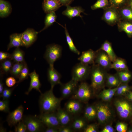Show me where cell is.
<instances>
[{
  "label": "cell",
  "instance_id": "6da1fadb",
  "mask_svg": "<svg viewBox=\"0 0 132 132\" xmlns=\"http://www.w3.org/2000/svg\"><path fill=\"white\" fill-rule=\"evenodd\" d=\"M53 88L41 93L39 100L41 114L56 112L60 108V103L63 99L56 97L54 94Z\"/></svg>",
  "mask_w": 132,
  "mask_h": 132
},
{
  "label": "cell",
  "instance_id": "7a4b0ae2",
  "mask_svg": "<svg viewBox=\"0 0 132 132\" xmlns=\"http://www.w3.org/2000/svg\"><path fill=\"white\" fill-rule=\"evenodd\" d=\"M107 71L97 64L92 65L90 74L91 78L90 86L93 93L103 88L105 85L108 74Z\"/></svg>",
  "mask_w": 132,
  "mask_h": 132
},
{
  "label": "cell",
  "instance_id": "3957f363",
  "mask_svg": "<svg viewBox=\"0 0 132 132\" xmlns=\"http://www.w3.org/2000/svg\"><path fill=\"white\" fill-rule=\"evenodd\" d=\"M95 106L98 122L101 125H106L110 122L114 117V112L111 106L107 102H100Z\"/></svg>",
  "mask_w": 132,
  "mask_h": 132
},
{
  "label": "cell",
  "instance_id": "277c9868",
  "mask_svg": "<svg viewBox=\"0 0 132 132\" xmlns=\"http://www.w3.org/2000/svg\"><path fill=\"white\" fill-rule=\"evenodd\" d=\"M114 104L118 115L121 119L127 120L132 117V103L126 98L116 99Z\"/></svg>",
  "mask_w": 132,
  "mask_h": 132
},
{
  "label": "cell",
  "instance_id": "5b68a950",
  "mask_svg": "<svg viewBox=\"0 0 132 132\" xmlns=\"http://www.w3.org/2000/svg\"><path fill=\"white\" fill-rule=\"evenodd\" d=\"M93 93L90 86L82 82L78 86L71 99L77 100L82 103H86L91 98Z\"/></svg>",
  "mask_w": 132,
  "mask_h": 132
},
{
  "label": "cell",
  "instance_id": "8992f818",
  "mask_svg": "<svg viewBox=\"0 0 132 132\" xmlns=\"http://www.w3.org/2000/svg\"><path fill=\"white\" fill-rule=\"evenodd\" d=\"M62 52L61 46L58 44H52L46 46L44 57L50 67H54L55 62L61 57Z\"/></svg>",
  "mask_w": 132,
  "mask_h": 132
},
{
  "label": "cell",
  "instance_id": "52a82bcc",
  "mask_svg": "<svg viewBox=\"0 0 132 132\" xmlns=\"http://www.w3.org/2000/svg\"><path fill=\"white\" fill-rule=\"evenodd\" d=\"M91 67L80 62L76 64L71 71L72 79L78 82L87 79L90 75Z\"/></svg>",
  "mask_w": 132,
  "mask_h": 132
},
{
  "label": "cell",
  "instance_id": "ba28073f",
  "mask_svg": "<svg viewBox=\"0 0 132 132\" xmlns=\"http://www.w3.org/2000/svg\"><path fill=\"white\" fill-rule=\"evenodd\" d=\"M22 120L27 127V132H44L45 129L44 125L37 117L31 115H24Z\"/></svg>",
  "mask_w": 132,
  "mask_h": 132
},
{
  "label": "cell",
  "instance_id": "9c48e42d",
  "mask_svg": "<svg viewBox=\"0 0 132 132\" xmlns=\"http://www.w3.org/2000/svg\"><path fill=\"white\" fill-rule=\"evenodd\" d=\"M104 10L101 19L109 25L113 26L121 20L118 10L116 8L110 5Z\"/></svg>",
  "mask_w": 132,
  "mask_h": 132
},
{
  "label": "cell",
  "instance_id": "30bf717a",
  "mask_svg": "<svg viewBox=\"0 0 132 132\" xmlns=\"http://www.w3.org/2000/svg\"><path fill=\"white\" fill-rule=\"evenodd\" d=\"M112 63L108 55L104 51L99 49L96 51L95 64L107 70L111 69Z\"/></svg>",
  "mask_w": 132,
  "mask_h": 132
},
{
  "label": "cell",
  "instance_id": "8fae6325",
  "mask_svg": "<svg viewBox=\"0 0 132 132\" xmlns=\"http://www.w3.org/2000/svg\"><path fill=\"white\" fill-rule=\"evenodd\" d=\"M56 112L40 114L37 117L44 125L47 127H53L59 128L61 126Z\"/></svg>",
  "mask_w": 132,
  "mask_h": 132
},
{
  "label": "cell",
  "instance_id": "7c38bea8",
  "mask_svg": "<svg viewBox=\"0 0 132 132\" xmlns=\"http://www.w3.org/2000/svg\"><path fill=\"white\" fill-rule=\"evenodd\" d=\"M24 110L23 107L20 105L12 112L9 113L6 121L9 126H15L22 120Z\"/></svg>",
  "mask_w": 132,
  "mask_h": 132
},
{
  "label": "cell",
  "instance_id": "4fadbf2b",
  "mask_svg": "<svg viewBox=\"0 0 132 132\" xmlns=\"http://www.w3.org/2000/svg\"><path fill=\"white\" fill-rule=\"evenodd\" d=\"M78 83V82L72 79L66 83H61L60 84L61 98L63 99L74 94L77 88Z\"/></svg>",
  "mask_w": 132,
  "mask_h": 132
},
{
  "label": "cell",
  "instance_id": "5bb4252c",
  "mask_svg": "<svg viewBox=\"0 0 132 132\" xmlns=\"http://www.w3.org/2000/svg\"><path fill=\"white\" fill-rule=\"evenodd\" d=\"M38 32L32 29H27L22 33V39L25 46L28 47L36 40Z\"/></svg>",
  "mask_w": 132,
  "mask_h": 132
},
{
  "label": "cell",
  "instance_id": "9a60e30c",
  "mask_svg": "<svg viewBox=\"0 0 132 132\" xmlns=\"http://www.w3.org/2000/svg\"><path fill=\"white\" fill-rule=\"evenodd\" d=\"M65 110L72 115L76 114L80 112L82 105V102L75 99L67 102L65 106Z\"/></svg>",
  "mask_w": 132,
  "mask_h": 132
},
{
  "label": "cell",
  "instance_id": "2e32d148",
  "mask_svg": "<svg viewBox=\"0 0 132 132\" xmlns=\"http://www.w3.org/2000/svg\"><path fill=\"white\" fill-rule=\"evenodd\" d=\"M56 112L61 126H68L72 121V115L65 109L60 108Z\"/></svg>",
  "mask_w": 132,
  "mask_h": 132
},
{
  "label": "cell",
  "instance_id": "e0dca14e",
  "mask_svg": "<svg viewBox=\"0 0 132 132\" xmlns=\"http://www.w3.org/2000/svg\"><path fill=\"white\" fill-rule=\"evenodd\" d=\"M47 75L48 80L51 85V88H53L56 85L60 84L61 75L54 68L49 66L48 68Z\"/></svg>",
  "mask_w": 132,
  "mask_h": 132
},
{
  "label": "cell",
  "instance_id": "ac0fdd59",
  "mask_svg": "<svg viewBox=\"0 0 132 132\" xmlns=\"http://www.w3.org/2000/svg\"><path fill=\"white\" fill-rule=\"evenodd\" d=\"M96 57V52L89 49L82 52L78 60L83 64L88 65L95 64Z\"/></svg>",
  "mask_w": 132,
  "mask_h": 132
},
{
  "label": "cell",
  "instance_id": "d6986e66",
  "mask_svg": "<svg viewBox=\"0 0 132 132\" xmlns=\"http://www.w3.org/2000/svg\"><path fill=\"white\" fill-rule=\"evenodd\" d=\"M30 79V85L29 88L25 94L28 95L30 91L33 89H36L41 93L40 88L41 86V84L40 82L39 76L34 70L32 72L30 73L29 75Z\"/></svg>",
  "mask_w": 132,
  "mask_h": 132
},
{
  "label": "cell",
  "instance_id": "ffe728a7",
  "mask_svg": "<svg viewBox=\"0 0 132 132\" xmlns=\"http://www.w3.org/2000/svg\"><path fill=\"white\" fill-rule=\"evenodd\" d=\"M66 9L62 12V14L72 19L75 17H79L82 18V16L80 15L82 13H84V10L81 7L76 6L72 7L69 5L66 6Z\"/></svg>",
  "mask_w": 132,
  "mask_h": 132
},
{
  "label": "cell",
  "instance_id": "44dd1931",
  "mask_svg": "<svg viewBox=\"0 0 132 132\" xmlns=\"http://www.w3.org/2000/svg\"><path fill=\"white\" fill-rule=\"evenodd\" d=\"M62 6L59 1L53 0H44L43 8L44 12L47 14L55 12Z\"/></svg>",
  "mask_w": 132,
  "mask_h": 132
},
{
  "label": "cell",
  "instance_id": "7402d4cb",
  "mask_svg": "<svg viewBox=\"0 0 132 132\" xmlns=\"http://www.w3.org/2000/svg\"><path fill=\"white\" fill-rule=\"evenodd\" d=\"M22 33H14L10 36V42L7 46V51L13 47L17 48L21 46H25L22 39Z\"/></svg>",
  "mask_w": 132,
  "mask_h": 132
},
{
  "label": "cell",
  "instance_id": "603a6c76",
  "mask_svg": "<svg viewBox=\"0 0 132 132\" xmlns=\"http://www.w3.org/2000/svg\"><path fill=\"white\" fill-rule=\"evenodd\" d=\"M119 31L124 32L129 38H132V22L121 20L117 24Z\"/></svg>",
  "mask_w": 132,
  "mask_h": 132
},
{
  "label": "cell",
  "instance_id": "cb8c5ba5",
  "mask_svg": "<svg viewBox=\"0 0 132 132\" xmlns=\"http://www.w3.org/2000/svg\"><path fill=\"white\" fill-rule=\"evenodd\" d=\"M99 49L104 51L108 55L112 62L117 57L113 50L111 43L108 40L105 41Z\"/></svg>",
  "mask_w": 132,
  "mask_h": 132
},
{
  "label": "cell",
  "instance_id": "d4e9b609",
  "mask_svg": "<svg viewBox=\"0 0 132 132\" xmlns=\"http://www.w3.org/2000/svg\"><path fill=\"white\" fill-rule=\"evenodd\" d=\"M121 83L116 73L111 74L108 73L106 78L105 84L110 88L118 87Z\"/></svg>",
  "mask_w": 132,
  "mask_h": 132
},
{
  "label": "cell",
  "instance_id": "484cf974",
  "mask_svg": "<svg viewBox=\"0 0 132 132\" xmlns=\"http://www.w3.org/2000/svg\"><path fill=\"white\" fill-rule=\"evenodd\" d=\"M111 69H114L117 72L129 70L125 60L118 57L112 63Z\"/></svg>",
  "mask_w": 132,
  "mask_h": 132
},
{
  "label": "cell",
  "instance_id": "4316f807",
  "mask_svg": "<svg viewBox=\"0 0 132 132\" xmlns=\"http://www.w3.org/2000/svg\"><path fill=\"white\" fill-rule=\"evenodd\" d=\"M121 20L132 22V9L127 5L118 9Z\"/></svg>",
  "mask_w": 132,
  "mask_h": 132
},
{
  "label": "cell",
  "instance_id": "83f0119b",
  "mask_svg": "<svg viewBox=\"0 0 132 132\" xmlns=\"http://www.w3.org/2000/svg\"><path fill=\"white\" fill-rule=\"evenodd\" d=\"M84 115L85 119L88 121L93 120L97 118V112L95 105L87 106L85 109Z\"/></svg>",
  "mask_w": 132,
  "mask_h": 132
},
{
  "label": "cell",
  "instance_id": "f1b7e54d",
  "mask_svg": "<svg viewBox=\"0 0 132 132\" xmlns=\"http://www.w3.org/2000/svg\"><path fill=\"white\" fill-rule=\"evenodd\" d=\"M11 7L10 4L4 0H0V16L2 18L7 16L11 13Z\"/></svg>",
  "mask_w": 132,
  "mask_h": 132
},
{
  "label": "cell",
  "instance_id": "f546056e",
  "mask_svg": "<svg viewBox=\"0 0 132 132\" xmlns=\"http://www.w3.org/2000/svg\"><path fill=\"white\" fill-rule=\"evenodd\" d=\"M11 59H8L0 61V74L3 75L10 73L13 64Z\"/></svg>",
  "mask_w": 132,
  "mask_h": 132
},
{
  "label": "cell",
  "instance_id": "4dcf8cb0",
  "mask_svg": "<svg viewBox=\"0 0 132 132\" xmlns=\"http://www.w3.org/2000/svg\"><path fill=\"white\" fill-rule=\"evenodd\" d=\"M25 54L23 51L19 47L17 48L11 54V59L14 63L23 62Z\"/></svg>",
  "mask_w": 132,
  "mask_h": 132
},
{
  "label": "cell",
  "instance_id": "1f68e13d",
  "mask_svg": "<svg viewBox=\"0 0 132 132\" xmlns=\"http://www.w3.org/2000/svg\"><path fill=\"white\" fill-rule=\"evenodd\" d=\"M25 62V61L23 62L14 63L10 72L11 75L14 77L18 78Z\"/></svg>",
  "mask_w": 132,
  "mask_h": 132
},
{
  "label": "cell",
  "instance_id": "d6a6232c",
  "mask_svg": "<svg viewBox=\"0 0 132 132\" xmlns=\"http://www.w3.org/2000/svg\"><path fill=\"white\" fill-rule=\"evenodd\" d=\"M121 83H128L132 78V73L129 70L117 72Z\"/></svg>",
  "mask_w": 132,
  "mask_h": 132
},
{
  "label": "cell",
  "instance_id": "836d02e7",
  "mask_svg": "<svg viewBox=\"0 0 132 132\" xmlns=\"http://www.w3.org/2000/svg\"><path fill=\"white\" fill-rule=\"evenodd\" d=\"M64 28L65 30L66 42L70 50L72 52L75 54L78 55H79L80 54V52L75 46L72 39L69 35L66 24Z\"/></svg>",
  "mask_w": 132,
  "mask_h": 132
},
{
  "label": "cell",
  "instance_id": "e575fe53",
  "mask_svg": "<svg viewBox=\"0 0 132 132\" xmlns=\"http://www.w3.org/2000/svg\"><path fill=\"white\" fill-rule=\"evenodd\" d=\"M132 89V87L129 86L128 83H121L118 87L115 95L117 96H125L129 91Z\"/></svg>",
  "mask_w": 132,
  "mask_h": 132
},
{
  "label": "cell",
  "instance_id": "d590c367",
  "mask_svg": "<svg viewBox=\"0 0 132 132\" xmlns=\"http://www.w3.org/2000/svg\"><path fill=\"white\" fill-rule=\"evenodd\" d=\"M56 17L55 12L47 14L45 18L44 27L39 32L44 30L52 24L55 21Z\"/></svg>",
  "mask_w": 132,
  "mask_h": 132
},
{
  "label": "cell",
  "instance_id": "8d00e7d4",
  "mask_svg": "<svg viewBox=\"0 0 132 132\" xmlns=\"http://www.w3.org/2000/svg\"><path fill=\"white\" fill-rule=\"evenodd\" d=\"M86 125L85 120L83 118H78L74 120L71 127L74 130H79L84 129Z\"/></svg>",
  "mask_w": 132,
  "mask_h": 132
},
{
  "label": "cell",
  "instance_id": "74e56055",
  "mask_svg": "<svg viewBox=\"0 0 132 132\" xmlns=\"http://www.w3.org/2000/svg\"><path fill=\"white\" fill-rule=\"evenodd\" d=\"M110 6L108 0H98L91 7L93 10L99 8L104 9Z\"/></svg>",
  "mask_w": 132,
  "mask_h": 132
},
{
  "label": "cell",
  "instance_id": "f35d334b",
  "mask_svg": "<svg viewBox=\"0 0 132 132\" xmlns=\"http://www.w3.org/2000/svg\"><path fill=\"white\" fill-rule=\"evenodd\" d=\"M29 68L26 63L25 62L19 76V80L17 83H20L27 79L28 76H29Z\"/></svg>",
  "mask_w": 132,
  "mask_h": 132
},
{
  "label": "cell",
  "instance_id": "ab89813d",
  "mask_svg": "<svg viewBox=\"0 0 132 132\" xmlns=\"http://www.w3.org/2000/svg\"><path fill=\"white\" fill-rule=\"evenodd\" d=\"M128 0H110V5L119 9L127 4Z\"/></svg>",
  "mask_w": 132,
  "mask_h": 132
},
{
  "label": "cell",
  "instance_id": "60d3db41",
  "mask_svg": "<svg viewBox=\"0 0 132 132\" xmlns=\"http://www.w3.org/2000/svg\"><path fill=\"white\" fill-rule=\"evenodd\" d=\"M15 87L9 88L5 87L0 97L3 98V100L8 99L11 96Z\"/></svg>",
  "mask_w": 132,
  "mask_h": 132
},
{
  "label": "cell",
  "instance_id": "b9f144b4",
  "mask_svg": "<svg viewBox=\"0 0 132 132\" xmlns=\"http://www.w3.org/2000/svg\"><path fill=\"white\" fill-rule=\"evenodd\" d=\"M0 110L6 113L10 112L9 101L8 99L0 100Z\"/></svg>",
  "mask_w": 132,
  "mask_h": 132
},
{
  "label": "cell",
  "instance_id": "7bdbcfd3",
  "mask_svg": "<svg viewBox=\"0 0 132 132\" xmlns=\"http://www.w3.org/2000/svg\"><path fill=\"white\" fill-rule=\"evenodd\" d=\"M115 128L116 130L118 132H127L128 129V125L126 123L119 122L116 123Z\"/></svg>",
  "mask_w": 132,
  "mask_h": 132
},
{
  "label": "cell",
  "instance_id": "ee69618b",
  "mask_svg": "<svg viewBox=\"0 0 132 132\" xmlns=\"http://www.w3.org/2000/svg\"><path fill=\"white\" fill-rule=\"evenodd\" d=\"M15 126V131L16 132H27V127L22 120Z\"/></svg>",
  "mask_w": 132,
  "mask_h": 132
},
{
  "label": "cell",
  "instance_id": "f6af8a7d",
  "mask_svg": "<svg viewBox=\"0 0 132 132\" xmlns=\"http://www.w3.org/2000/svg\"><path fill=\"white\" fill-rule=\"evenodd\" d=\"M84 132H97L98 129L97 125L91 124L86 125L84 129Z\"/></svg>",
  "mask_w": 132,
  "mask_h": 132
},
{
  "label": "cell",
  "instance_id": "bcb514c9",
  "mask_svg": "<svg viewBox=\"0 0 132 132\" xmlns=\"http://www.w3.org/2000/svg\"><path fill=\"white\" fill-rule=\"evenodd\" d=\"M117 88L118 87L112 88H109L108 89H105L101 92L108 95L113 96L115 94Z\"/></svg>",
  "mask_w": 132,
  "mask_h": 132
},
{
  "label": "cell",
  "instance_id": "7dc6e473",
  "mask_svg": "<svg viewBox=\"0 0 132 132\" xmlns=\"http://www.w3.org/2000/svg\"><path fill=\"white\" fill-rule=\"evenodd\" d=\"M16 82V80L13 77H9L6 79L5 81L6 84L9 87H12Z\"/></svg>",
  "mask_w": 132,
  "mask_h": 132
},
{
  "label": "cell",
  "instance_id": "c3c4849f",
  "mask_svg": "<svg viewBox=\"0 0 132 132\" xmlns=\"http://www.w3.org/2000/svg\"><path fill=\"white\" fill-rule=\"evenodd\" d=\"M98 97L104 101L107 102L110 101L113 96L108 95L101 92L98 95Z\"/></svg>",
  "mask_w": 132,
  "mask_h": 132
},
{
  "label": "cell",
  "instance_id": "681fc988",
  "mask_svg": "<svg viewBox=\"0 0 132 132\" xmlns=\"http://www.w3.org/2000/svg\"><path fill=\"white\" fill-rule=\"evenodd\" d=\"M11 54L7 52H0V61H2L8 59H11Z\"/></svg>",
  "mask_w": 132,
  "mask_h": 132
},
{
  "label": "cell",
  "instance_id": "f907efd6",
  "mask_svg": "<svg viewBox=\"0 0 132 132\" xmlns=\"http://www.w3.org/2000/svg\"><path fill=\"white\" fill-rule=\"evenodd\" d=\"M74 130L71 127L68 126H61L59 128V132H72Z\"/></svg>",
  "mask_w": 132,
  "mask_h": 132
},
{
  "label": "cell",
  "instance_id": "816d5d0a",
  "mask_svg": "<svg viewBox=\"0 0 132 132\" xmlns=\"http://www.w3.org/2000/svg\"><path fill=\"white\" fill-rule=\"evenodd\" d=\"M101 131V132H114L115 130L112 126L109 124H107Z\"/></svg>",
  "mask_w": 132,
  "mask_h": 132
},
{
  "label": "cell",
  "instance_id": "f5cc1de1",
  "mask_svg": "<svg viewBox=\"0 0 132 132\" xmlns=\"http://www.w3.org/2000/svg\"><path fill=\"white\" fill-rule=\"evenodd\" d=\"M59 128L53 127H47L44 132H59Z\"/></svg>",
  "mask_w": 132,
  "mask_h": 132
},
{
  "label": "cell",
  "instance_id": "db71d44e",
  "mask_svg": "<svg viewBox=\"0 0 132 132\" xmlns=\"http://www.w3.org/2000/svg\"><path fill=\"white\" fill-rule=\"evenodd\" d=\"M0 75V97L4 90L5 86H4V84L3 82L2 81V77L3 75L1 74Z\"/></svg>",
  "mask_w": 132,
  "mask_h": 132
},
{
  "label": "cell",
  "instance_id": "11a10c76",
  "mask_svg": "<svg viewBox=\"0 0 132 132\" xmlns=\"http://www.w3.org/2000/svg\"><path fill=\"white\" fill-rule=\"evenodd\" d=\"M62 5L67 6L69 5L73 1V0H59Z\"/></svg>",
  "mask_w": 132,
  "mask_h": 132
},
{
  "label": "cell",
  "instance_id": "9f6ffc18",
  "mask_svg": "<svg viewBox=\"0 0 132 132\" xmlns=\"http://www.w3.org/2000/svg\"><path fill=\"white\" fill-rule=\"evenodd\" d=\"M125 96V98L129 101L132 102V91L131 90L129 91Z\"/></svg>",
  "mask_w": 132,
  "mask_h": 132
},
{
  "label": "cell",
  "instance_id": "6f0895ef",
  "mask_svg": "<svg viewBox=\"0 0 132 132\" xmlns=\"http://www.w3.org/2000/svg\"><path fill=\"white\" fill-rule=\"evenodd\" d=\"M127 5L132 9V0H128Z\"/></svg>",
  "mask_w": 132,
  "mask_h": 132
},
{
  "label": "cell",
  "instance_id": "680465c9",
  "mask_svg": "<svg viewBox=\"0 0 132 132\" xmlns=\"http://www.w3.org/2000/svg\"><path fill=\"white\" fill-rule=\"evenodd\" d=\"M127 132H132V128H128Z\"/></svg>",
  "mask_w": 132,
  "mask_h": 132
},
{
  "label": "cell",
  "instance_id": "91938a15",
  "mask_svg": "<svg viewBox=\"0 0 132 132\" xmlns=\"http://www.w3.org/2000/svg\"><path fill=\"white\" fill-rule=\"evenodd\" d=\"M55 0V1H60L59 0Z\"/></svg>",
  "mask_w": 132,
  "mask_h": 132
},
{
  "label": "cell",
  "instance_id": "94428289",
  "mask_svg": "<svg viewBox=\"0 0 132 132\" xmlns=\"http://www.w3.org/2000/svg\"><path fill=\"white\" fill-rule=\"evenodd\" d=\"M131 122H132V120Z\"/></svg>",
  "mask_w": 132,
  "mask_h": 132
}]
</instances>
